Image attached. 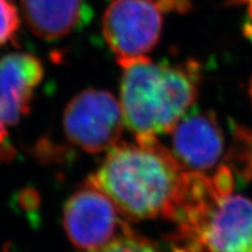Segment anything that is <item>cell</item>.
Here are the masks:
<instances>
[{"label": "cell", "instance_id": "cell-10", "mask_svg": "<svg viewBox=\"0 0 252 252\" xmlns=\"http://www.w3.org/2000/svg\"><path fill=\"white\" fill-rule=\"evenodd\" d=\"M78 252H163L156 243L151 242L149 238L143 237L134 232L130 226L125 232L119 235L109 244L96 249V250H87Z\"/></svg>", "mask_w": 252, "mask_h": 252}, {"label": "cell", "instance_id": "cell-1", "mask_svg": "<svg viewBox=\"0 0 252 252\" xmlns=\"http://www.w3.org/2000/svg\"><path fill=\"white\" fill-rule=\"evenodd\" d=\"M200 174L152 138L113 146L88 181L108 195L125 220L174 222L190 202Z\"/></svg>", "mask_w": 252, "mask_h": 252}, {"label": "cell", "instance_id": "cell-8", "mask_svg": "<svg viewBox=\"0 0 252 252\" xmlns=\"http://www.w3.org/2000/svg\"><path fill=\"white\" fill-rule=\"evenodd\" d=\"M43 74L41 60L28 53H12L0 59V109L9 126L31 111Z\"/></svg>", "mask_w": 252, "mask_h": 252}, {"label": "cell", "instance_id": "cell-13", "mask_svg": "<svg viewBox=\"0 0 252 252\" xmlns=\"http://www.w3.org/2000/svg\"><path fill=\"white\" fill-rule=\"evenodd\" d=\"M244 1L248 4L249 14H250V17H251V19H252V0H244Z\"/></svg>", "mask_w": 252, "mask_h": 252}, {"label": "cell", "instance_id": "cell-6", "mask_svg": "<svg viewBox=\"0 0 252 252\" xmlns=\"http://www.w3.org/2000/svg\"><path fill=\"white\" fill-rule=\"evenodd\" d=\"M63 226L78 250H96L130 228L108 195L89 181L65 202Z\"/></svg>", "mask_w": 252, "mask_h": 252}, {"label": "cell", "instance_id": "cell-12", "mask_svg": "<svg viewBox=\"0 0 252 252\" xmlns=\"http://www.w3.org/2000/svg\"><path fill=\"white\" fill-rule=\"evenodd\" d=\"M8 124L2 115L1 109H0V160L7 159L11 157V152L13 150L11 149L8 144Z\"/></svg>", "mask_w": 252, "mask_h": 252}, {"label": "cell", "instance_id": "cell-7", "mask_svg": "<svg viewBox=\"0 0 252 252\" xmlns=\"http://www.w3.org/2000/svg\"><path fill=\"white\" fill-rule=\"evenodd\" d=\"M172 153L185 168L198 173L219 166L224 154V134L212 112L184 116L172 130Z\"/></svg>", "mask_w": 252, "mask_h": 252}, {"label": "cell", "instance_id": "cell-11", "mask_svg": "<svg viewBox=\"0 0 252 252\" xmlns=\"http://www.w3.org/2000/svg\"><path fill=\"white\" fill-rule=\"evenodd\" d=\"M20 27V14L13 0H0V47L15 37Z\"/></svg>", "mask_w": 252, "mask_h": 252}, {"label": "cell", "instance_id": "cell-2", "mask_svg": "<svg viewBox=\"0 0 252 252\" xmlns=\"http://www.w3.org/2000/svg\"><path fill=\"white\" fill-rule=\"evenodd\" d=\"M125 127L137 140L172 132L197 94V65L160 64L149 56L118 61Z\"/></svg>", "mask_w": 252, "mask_h": 252}, {"label": "cell", "instance_id": "cell-5", "mask_svg": "<svg viewBox=\"0 0 252 252\" xmlns=\"http://www.w3.org/2000/svg\"><path fill=\"white\" fill-rule=\"evenodd\" d=\"M163 13L159 0L110 2L104 12L102 28L117 62L147 56L161 35Z\"/></svg>", "mask_w": 252, "mask_h": 252}, {"label": "cell", "instance_id": "cell-3", "mask_svg": "<svg viewBox=\"0 0 252 252\" xmlns=\"http://www.w3.org/2000/svg\"><path fill=\"white\" fill-rule=\"evenodd\" d=\"M172 242L174 252H252V200L223 195L188 235Z\"/></svg>", "mask_w": 252, "mask_h": 252}, {"label": "cell", "instance_id": "cell-9", "mask_svg": "<svg viewBox=\"0 0 252 252\" xmlns=\"http://www.w3.org/2000/svg\"><path fill=\"white\" fill-rule=\"evenodd\" d=\"M25 23L46 41L68 36L90 19L86 0H20Z\"/></svg>", "mask_w": 252, "mask_h": 252}, {"label": "cell", "instance_id": "cell-4", "mask_svg": "<svg viewBox=\"0 0 252 252\" xmlns=\"http://www.w3.org/2000/svg\"><path fill=\"white\" fill-rule=\"evenodd\" d=\"M124 126L121 103L105 90L82 91L63 113L67 139L88 153L108 152L121 143Z\"/></svg>", "mask_w": 252, "mask_h": 252}]
</instances>
